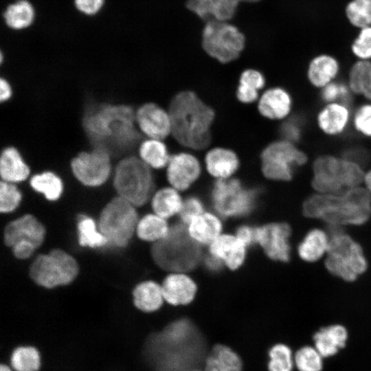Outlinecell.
I'll use <instances>...</instances> for the list:
<instances>
[{
  "label": "cell",
  "mask_w": 371,
  "mask_h": 371,
  "mask_svg": "<svg viewBox=\"0 0 371 371\" xmlns=\"http://www.w3.org/2000/svg\"><path fill=\"white\" fill-rule=\"evenodd\" d=\"M112 176L117 195L137 207L150 200L155 192L152 169L139 157L127 155L122 158L117 163Z\"/></svg>",
  "instance_id": "obj_7"
},
{
  "label": "cell",
  "mask_w": 371,
  "mask_h": 371,
  "mask_svg": "<svg viewBox=\"0 0 371 371\" xmlns=\"http://www.w3.org/2000/svg\"><path fill=\"white\" fill-rule=\"evenodd\" d=\"M351 121L357 133L371 137V102L359 105L354 111Z\"/></svg>",
  "instance_id": "obj_46"
},
{
  "label": "cell",
  "mask_w": 371,
  "mask_h": 371,
  "mask_svg": "<svg viewBox=\"0 0 371 371\" xmlns=\"http://www.w3.org/2000/svg\"><path fill=\"white\" fill-rule=\"evenodd\" d=\"M347 337V330L341 325L324 327L313 336L315 348L323 357L333 356L345 346Z\"/></svg>",
  "instance_id": "obj_28"
},
{
  "label": "cell",
  "mask_w": 371,
  "mask_h": 371,
  "mask_svg": "<svg viewBox=\"0 0 371 371\" xmlns=\"http://www.w3.org/2000/svg\"><path fill=\"white\" fill-rule=\"evenodd\" d=\"M352 120L350 105L342 102L325 104L317 115L319 130L329 136H337L345 132Z\"/></svg>",
  "instance_id": "obj_21"
},
{
  "label": "cell",
  "mask_w": 371,
  "mask_h": 371,
  "mask_svg": "<svg viewBox=\"0 0 371 371\" xmlns=\"http://www.w3.org/2000/svg\"><path fill=\"white\" fill-rule=\"evenodd\" d=\"M0 371H14V370L8 363L1 362L0 363Z\"/></svg>",
  "instance_id": "obj_57"
},
{
  "label": "cell",
  "mask_w": 371,
  "mask_h": 371,
  "mask_svg": "<svg viewBox=\"0 0 371 371\" xmlns=\"http://www.w3.org/2000/svg\"><path fill=\"white\" fill-rule=\"evenodd\" d=\"M161 285L164 300L174 306L190 303L196 293V284L185 272H171Z\"/></svg>",
  "instance_id": "obj_20"
},
{
  "label": "cell",
  "mask_w": 371,
  "mask_h": 371,
  "mask_svg": "<svg viewBox=\"0 0 371 371\" xmlns=\"http://www.w3.org/2000/svg\"><path fill=\"white\" fill-rule=\"evenodd\" d=\"M258 197L256 189L232 177L216 180L211 191L214 208L224 217H240L250 214L256 207Z\"/></svg>",
  "instance_id": "obj_11"
},
{
  "label": "cell",
  "mask_w": 371,
  "mask_h": 371,
  "mask_svg": "<svg viewBox=\"0 0 371 371\" xmlns=\"http://www.w3.org/2000/svg\"><path fill=\"white\" fill-rule=\"evenodd\" d=\"M363 165L346 157L323 155L313 164L311 185L316 193L335 194L361 186Z\"/></svg>",
  "instance_id": "obj_6"
},
{
  "label": "cell",
  "mask_w": 371,
  "mask_h": 371,
  "mask_svg": "<svg viewBox=\"0 0 371 371\" xmlns=\"http://www.w3.org/2000/svg\"><path fill=\"white\" fill-rule=\"evenodd\" d=\"M137 128L148 138L164 139L171 134L168 111L153 102L141 105L135 111Z\"/></svg>",
  "instance_id": "obj_17"
},
{
  "label": "cell",
  "mask_w": 371,
  "mask_h": 371,
  "mask_svg": "<svg viewBox=\"0 0 371 371\" xmlns=\"http://www.w3.org/2000/svg\"><path fill=\"white\" fill-rule=\"evenodd\" d=\"M322 357L315 348L304 346L296 352L294 359L300 371H321Z\"/></svg>",
  "instance_id": "obj_43"
},
{
  "label": "cell",
  "mask_w": 371,
  "mask_h": 371,
  "mask_svg": "<svg viewBox=\"0 0 371 371\" xmlns=\"http://www.w3.org/2000/svg\"><path fill=\"white\" fill-rule=\"evenodd\" d=\"M104 0H74L76 8L87 15H93L103 6Z\"/></svg>",
  "instance_id": "obj_50"
},
{
  "label": "cell",
  "mask_w": 371,
  "mask_h": 371,
  "mask_svg": "<svg viewBox=\"0 0 371 371\" xmlns=\"http://www.w3.org/2000/svg\"><path fill=\"white\" fill-rule=\"evenodd\" d=\"M8 363L14 371H39L42 365L40 350L32 345H19L11 352Z\"/></svg>",
  "instance_id": "obj_35"
},
{
  "label": "cell",
  "mask_w": 371,
  "mask_h": 371,
  "mask_svg": "<svg viewBox=\"0 0 371 371\" xmlns=\"http://www.w3.org/2000/svg\"><path fill=\"white\" fill-rule=\"evenodd\" d=\"M179 192L171 186L155 191L150 199L153 212L166 219L179 214L183 199Z\"/></svg>",
  "instance_id": "obj_30"
},
{
  "label": "cell",
  "mask_w": 371,
  "mask_h": 371,
  "mask_svg": "<svg viewBox=\"0 0 371 371\" xmlns=\"http://www.w3.org/2000/svg\"><path fill=\"white\" fill-rule=\"evenodd\" d=\"M170 229L166 219L153 212L139 219L136 234L142 240L155 243L164 238Z\"/></svg>",
  "instance_id": "obj_36"
},
{
  "label": "cell",
  "mask_w": 371,
  "mask_h": 371,
  "mask_svg": "<svg viewBox=\"0 0 371 371\" xmlns=\"http://www.w3.org/2000/svg\"><path fill=\"white\" fill-rule=\"evenodd\" d=\"M186 225L191 238L201 245H209L221 234V221L210 212H203Z\"/></svg>",
  "instance_id": "obj_26"
},
{
  "label": "cell",
  "mask_w": 371,
  "mask_h": 371,
  "mask_svg": "<svg viewBox=\"0 0 371 371\" xmlns=\"http://www.w3.org/2000/svg\"><path fill=\"white\" fill-rule=\"evenodd\" d=\"M370 63L359 60L351 67L347 85L352 93L362 95Z\"/></svg>",
  "instance_id": "obj_45"
},
{
  "label": "cell",
  "mask_w": 371,
  "mask_h": 371,
  "mask_svg": "<svg viewBox=\"0 0 371 371\" xmlns=\"http://www.w3.org/2000/svg\"><path fill=\"white\" fill-rule=\"evenodd\" d=\"M291 230L285 223H271L256 227V243L271 259L287 262L290 258Z\"/></svg>",
  "instance_id": "obj_15"
},
{
  "label": "cell",
  "mask_w": 371,
  "mask_h": 371,
  "mask_svg": "<svg viewBox=\"0 0 371 371\" xmlns=\"http://www.w3.org/2000/svg\"><path fill=\"white\" fill-rule=\"evenodd\" d=\"M29 183L32 190L42 194L49 201L58 200L64 190L62 179L51 170L34 174L30 178Z\"/></svg>",
  "instance_id": "obj_33"
},
{
  "label": "cell",
  "mask_w": 371,
  "mask_h": 371,
  "mask_svg": "<svg viewBox=\"0 0 371 371\" xmlns=\"http://www.w3.org/2000/svg\"><path fill=\"white\" fill-rule=\"evenodd\" d=\"M205 348L195 326L187 319H180L150 335L144 354L155 371H190L201 361Z\"/></svg>",
  "instance_id": "obj_1"
},
{
  "label": "cell",
  "mask_w": 371,
  "mask_h": 371,
  "mask_svg": "<svg viewBox=\"0 0 371 371\" xmlns=\"http://www.w3.org/2000/svg\"><path fill=\"white\" fill-rule=\"evenodd\" d=\"M330 231L326 268L331 274L345 281H354L367 269L363 249L358 243L341 230V227L330 226Z\"/></svg>",
  "instance_id": "obj_8"
},
{
  "label": "cell",
  "mask_w": 371,
  "mask_h": 371,
  "mask_svg": "<svg viewBox=\"0 0 371 371\" xmlns=\"http://www.w3.org/2000/svg\"><path fill=\"white\" fill-rule=\"evenodd\" d=\"M239 2H246V3H255L258 2L261 0H238Z\"/></svg>",
  "instance_id": "obj_58"
},
{
  "label": "cell",
  "mask_w": 371,
  "mask_h": 371,
  "mask_svg": "<svg viewBox=\"0 0 371 371\" xmlns=\"http://www.w3.org/2000/svg\"><path fill=\"white\" fill-rule=\"evenodd\" d=\"M133 301L135 307L143 312L156 311L165 301L161 285L152 280L141 282L133 290Z\"/></svg>",
  "instance_id": "obj_29"
},
{
  "label": "cell",
  "mask_w": 371,
  "mask_h": 371,
  "mask_svg": "<svg viewBox=\"0 0 371 371\" xmlns=\"http://www.w3.org/2000/svg\"><path fill=\"white\" fill-rule=\"evenodd\" d=\"M30 175V168L19 150L12 146L4 148L0 155L1 181L17 183Z\"/></svg>",
  "instance_id": "obj_25"
},
{
  "label": "cell",
  "mask_w": 371,
  "mask_h": 371,
  "mask_svg": "<svg viewBox=\"0 0 371 371\" xmlns=\"http://www.w3.org/2000/svg\"><path fill=\"white\" fill-rule=\"evenodd\" d=\"M5 22L8 27L21 30L29 27L34 19V10L27 0H19L10 4L3 14Z\"/></svg>",
  "instance_id": "obj_39"
},
{
  "label": "cell",
  "mask_w": 371,
  "mask_h": 371,
  "mask_svg": "<svg viewBox=\"0 0 371 371\" xmlns=\"http://www.w3.org/2000/svg\"><path fill=\"white\" fill-rule=\"evenodd\" d=\"M353 54L362 60L371 59V26L361 28L352 44Z\"/></svg>",
  "instance_id": "obj_47"
},
{
  "label": "cell",
  "mask_w": 371,
  "mask_h": 371,
  "mask_svg": "<svg viewBox=\"0 0 371 371\" xmlns=\"http://www.w3.org/2000/svg\"><path fill=\"white\" fill-rule=\"evenodd\" d=\"M339 72L337 60L330 55L321 54L313 58L308 64L307 78L316 88L322 89L335 81Z\"/></svg>",
  "instance_id": "obj_27"
},
{
  "label": "cell",
  "mask_w": 371,
  "mask_h": 371,
  "mask_svg": "<svg viewBox=\"0 0 371 371\" xmlns=\"http://www.w3.org/2000/svg\"><path fill=\"white\" fill-rule=\"evenodd\" d=\"M302 212L329 226L362 225L371 216V194L361 186L335 194L316 193L305 200Z\"/></svg>",
  "instance_id": "obj_4"
},
{
  "label": "cell",
  "mask_w": 371,
  "mask_h": 371,
  "mask_svg": "<svg viewBox=\"0 0 371 371\" xmlns=\"http://www.w3.org/2000/svg\"><path fill=\"white\" fill-rule=\"evenodd\" d=\"M170 156L163 139L147 137L139 144L138 157L151 169L166 168Z\"/></svg>",
  "instance_id": "obj_32"
},
{
  "label": "cell",
  "mask_w": 371,
  "mask_h": 371,
  "mask_svg": "<svg viewBox=\"0 0 371 371\" xmlns=\"http://www.w3.org/2000/svg\"><path fill=\"white\" fill-rule=\"evenodd\" d=\"M236 236L248 247L256 243V227L242 225L237 229Z\"/></svg>",
  "instance_id": "obj_52"
},
{
  "label": "cell",
  "mask_w": 371,
  "mask_h": 371,
  "mask_svg": "<svg viewBox=\"0 0 371 371\" xmlns=\"http://www.w3.org/2000/svg\"><path fill=\"white\" fill-rule=\"evenodd\" d=\"M346 16L355 27L371 26V0H352L346 8Z\"/></svg>",
  "instance_id": "obj_40"
},
{
  "label": "cell",
  "mask_w": 371,
  "mask_h": 371,
  "mask_svg": "<svg viewBox=\"0 0 371 371\" xmlns=\"http://www.w3.org/2000/svg\"><path fill=\"white\" fill-rule=\"evenodd\" d=\"M352 94L348 85L333 81L321 89L320 98L325 104L342 102L350 105Z\"/></svg>",
  "instance_id": "obj_42"
},
{
  "label": "cell",
  "mask_w": 371,
  "mask_h": 371,
  "mask_svg": "<svg viewBox=\"0 0 371 371\" xmlns=\"http://www.w3.org/2000/svg\"><path fill=\"white\" fill-rule=\"evenodd\" d=\"M205 164L209 174L218 180L231 178L238 169L240 161L232 150L218 147L207 153Z\"/></svg>",
  "instance_id": "obj_24"
},
{
  "label": "cell",
  "mask_w": 371,
  "mask_h": 371,
  "mask_svg": "<svg viewBox=\"0 0 371 371\" xmlns=\"http://www.w3.org/2000/svg\"><path fill=\"white\" fill-rule=\"evenodd\" d=\"M204 212L202 201L197 197L190 196L183 200V206L179 215L182 223L187 225L194 218Z\"/></svg>",
  "instance_id": "obj_49"
},
{
  "label": "cell",
  "mask_w": 371,
  "mask_h": 371,
  "mask_svg": "<svg viewBox=\"0 0 371 371\" xmlns=\"http://www.w3.org/2000/svg\"><path fill=\"white\" fill-rule=\"evenodd\" d=\"M238 0H187V8L202 20L229 21L235 14Z\"/></svg>",
  "instance_id": "obj_23"
},
{
  "label": "cell",
  "mask_w": 371,
  "mask_h": 371,
  "mask_svg": "<svg viewBox=\"0 0 371 371\" xmlns=\"http://www.w3.org/2000/svg\"><path fill=\"white\" fill-rule=\"evenodd\" d=\"M265 84L262 74L253 69L242 72L236 89V97L243 103L249 104L258 98L259 90Z\"/></svg>",
  "instance_id": "obj_37"
},
{
  "label": "cell",
  "mask_w": 371,
  "mask_h": 371,
  "mask_svg": "<svg viewBox=\"0 0 371 371\" xmlns=\"http://www.w3.org/2000/svg\"><path fill=\"white\" fill-rule=\"evenodd\" d=\"M45 234L43 224L34 215L26 214L6 225L3 241L10 247L19 242H30L38 248L44 242Z\"/></svg>",
  "instance_id": "obj_18"
},
{
  "label": "cell",
  "mask_w": 371,
  "mask_h": 371,
  "mask_svg": "<svg viewBox=\"0 0 371 371\" xmlns=\"http://www.w3.org/2000/svg\"><path fill=\"white\" fill-rule=\"evenodd\" d=\"M78 273L79 266L75 258L60 249L38 256L29 271L35 284L49 289L69 284Z\"/></svg>",
  "instance_id": "obj_10"
},
{
  "label": "cell",
  "mask_w": 371,
  "mask_h": 371,
  "mask_svg": "<svg viewBox=\"0 0 371 371\" xmlns=\"http://www.w3.org/2000/svg\"><path fill=\"white\" fill-rule=\"evenodd\" d=\"M261 170L268 179L291 180L296 168L307 161L306 155L295 143L281 139L270 143L260 155Z\"/></svg>",
  "instance_id": "obj_13"
},
{
  "label": "cell",
  "mask_w": 371,
  "mask_h": 371,
  "mask_svg": "<svg viewBox=\"0 0 371 371\" xmlns=\"http://www.w3.org/2000/svg\"><path fill=\"white\" fill-rule=\"evenodd\" d=\"M330 237L320 229L309 231L300 243L297 252L300 257L306 262H315L327 253Z\"/></svg>",
  "instance_id": "obj_31"
},
{
  "label": "cell",
  "mask_w": 371,
  "mask_h": 371,
  "mask_svg": "<svg viewBox=\"0 0 371 371\" xmlns=\"http://www.w3.org/2000/svg\"><path fill=\"white\" fill-rule=\"evenodd\" d=\"M245 45L243 34L228 21L205 23L202 34V46L211 57L222 63L237 59Z\"/></svg>",
  "instance_id": "obj_12"
},
{
  "label": "cell",
  "mask_w": 371,
  "mask_h": 371,
  "mask_svg": "<svg viewBox=\"0 0 371 371\" xmlns=\"http://www.w3.org/2000/svg\"><path fill=\"white\" fill-rule=\"evenodd\" d=\"M151 256L156 265L170 272L186 273L202 259L201 245L191 238L183 223L173 225L164 238L153 243Z\"/></svg>",
  "instance_id": "obj_5"
},
{
  "label": "cell",
  "mask_w": 371,
  "mask_h": 371,
  "mask_svg": "<svg viewBox=\"0 0 371 371\" xmlns=\"http://www.w3.org/2000/svg\"><path fill=\"white\" fill-rule=\"evenodd\" d=\"M78 244L82 247L100 248L108 245L98 223L89 216L80 215L77 222Z\"/></svg>",
  "instance_id": "obj_38"
},
{
  "label": "cell",
  "mask_w": 371,
  "mask_h": 371,
  "mask_svg": "<svg viewBox=\"0 0 371 371\" xmlns=\"http://www.w3.org/2000/svg\"><path fill=\"white\" fill-rule=\"evenodd\" d=\"M168 111L171 135L178 143L196 150L207 147L214 120V112L210 106L195 93L183 91L172 98Z\"/></svg>",
  "instance_id": "obj_3"
},
{
  "label": "cell",
  "mask_w": 371,
  "mask_h": 371,
  "mask_svg": "<svg viewBox=\"0 0 371 371\" xmlns=\"http://www.w3.org/2000/svg\"><path fill=\"white\" fill-rule=\"evenodd\" d=\"M82 126L94 146L102 147L111 155L130 150L139 139L135 111L124 104L90 106L83 115Z\"/></svg>",
  "instance_id": "obj_2"
},
{
  "label": "cell",
  "mask_w": 371,
  "mask_h": 371,
  "mask_svg": "<svg viewBox=\"0 0 371 371\" xmlns=\"http://www.w3.org/2000/svg\"><path fill=\"white\" fill-rule=\"evenodd\" d=\"M16 183L1 181L0 182V211L8 214L14 211L22 201V193Z\"/></svg>",
  "instance_id": "obj_41"
},
{
  "label": "cell",
  "mask_w": 371,
  "mask_h": 371,
  "mask_svg": "<svg viewBox=\"0 0 371 371\" xmlns=\"http://www.w3.org/2000/svg\"><path fill=\"white\" fill-rule=\"evenodd\" d=\"M292 105L291 94L282 87H274L267 89L258 98V108L265 117L282 120L287 118Z\"/></svg>",
  "instance_id": "obj_22"
},
{
  "label": "cell",
  "mask_w": 371,
  "mask_h": 371,
  "mask_svg": "<svg viewBox=\"0 0 371 371\" xmlns=\"http://www.w3.org/2000/svg\"><path fill=\"white\" fill-rule=\"evenodd\" d=\"M269 371H291L293 359L291 349L284 344H276L269 351Z\"/></svg>",
  "instance_id": "obj_44"
},
{
  "label": "cell",
  "mask_w": 371,
  "mask_h": 371,
  "mask_svg": "<svg viewBox=\"0 0 371 371\" xmlns=\"http://www.w3.org/2000/svg\"><path fill=\"white\" fill-rule=\"evenodd\" d=\"M11 249L15 258L24 260L31 257L38 247L30 242H19Z\"/></svg>",
  "instance_id": "obj_51"
},
{
  "label": "cell",
  "mask_w": 371,
  "mask_h": 371,
  "mask_svg": "<svg viewBox=\"0 0 371 371\" xmlns=\"http://www.w3.org/2000/svg\"><path fill=\"white\" fill-rule=\"evenodd\" d=\"M247 247L236 234H221L209 245V254L229 269H236L244 262Z\"/></svg>",
  "instance_id": "obj_19"
},
{
  "label": "cell",
  "mask_w": 371,
  "mask_h": 371,
  "mask_svg": "<svg viewBox=\"0 0 371 371\" xmlns=\"http://www.w3.org/2000/svg\"><path fill=\"white\" fill-rule=\"evenodd\" d=\"M137 207L115 196L104 206L98 218V227L107 240L108 245L126 247L135 233L139 221Z\"/></svg>",
  "instance_id": "obj_9"
},
{
  "label": "cell",
  "mask_w": 371,
  "mask_h": 371,
  "mask_svg": "<svg viewBox=\"0 0 371 371\" xmlns=\"http://www.w3.org/2000/svg\"><path fill=\"white\" fill-rule=\"evenodd\" d=\"M196 371V370H195Z\"/></svg>",
  "instance_id": "obj_59"
},
{
  "label": "cell",
  "mask_w": 371,
  "mask_h": 371,
  "mask_svg": "<svg viewBox=\"0 0 371 371\" xmlns=\"http://www.w3.org/2000/svg\"><path fill=\"white\" fill-rule=\"evenodd\" d=\"M111 154L106 149L94 146L74 157L70 168L74 177L81 184L90 188L104 184L112 175Z\"/></svg>",
  "instance_id": "obj_14"
},
{
  "label": "cell",
  "mask_w": 371,
  "mask_h": 371,
  "mask_svg": "<svg viewBox=\"0 0 371 371\" xmlns=\"http://www.w3.org/2000/svg\"><path fill=\"white\" fill-rule=\"evenodd\" d=\"M12 95V89L10 83L4 78L0 80V101L5 102L10 99Z\"/></svg>",
  "instance_id": "obj_53"
},
{
  "label": "cell",
  "mask_w": 371,
  "mask_h": 371,
  "mask_svg": "<svg viewBox=\"0 0 371 371\" xmlns=\"http://www.w3.org/2000/svg\"><path fill=\"white\" fill-rule=\"evenodd\" d=\"M362 95L371 102V63L366 76Z\"/></svg>",
  "instance_id": "obj_55"
},
{
  "label": "cell",
  "mask_w": 371,
  "mask_h": 371,
  "mask_svg": "<svg viewBox=\"0 0 371 371\" xmlns=\"http://www.w3.org/2000/svg\"><path fill=\"white\" fill-rule=\"evenodd\" d=\"M166 168L168 183L179 191L188 189L199 179L201 172L199 159L186 152L171 155Z\"/></svg>",
  "instance_id": "obj_16"
},
{
  "label": "cell",
  "mask_w": 371,
  "mask_h": 371,
  "mask_svg": "<svg viewBox=\"0 0 371 371\" xmlns=\"http://www.w3.org/2000/svg\"><path fill=\"white\" fill-rule=\"evenodd\" d=\"M302 131L303 120L298 116L286 118L280 128L282 139L295 144L301 139Z\"/></svg>",
  "instance_id": "obj_48"
},
{
  "label": "cell",
  "mask_w": 371,
  "mask_h": 371,
  "mask_svg": "<svg viewBox=\"0 0 371 371\" xmlns=\"http://www.w3.org/2000/svg\"><path fill=\"white\" fill-rule=\"evenodd\" d=\"M204 265L205 267L211 271H219L222 266L224 265L223 262L214 257V256L209 254L203 260Z\"/></svg>",
  "instance_id": "obj_54"
},
{
  "label": "cell",
  "mask_w": 371,
  "mask_h": 371,
  "mask_svg": "<svg viewBox=\"0 0 371 371\" xmlns=\"http://www.w3.org/2000/svg\"><path fill=\"white\" fill-rule=\"evenodd\" d=\"M205 371H241L240 357L231 348L216 345L205 359Z\"/></svg>",
  "instance_id": "obj_34"
},
{
  "label": "cell",
  "mask_w": 371,
  "mask_h": 371,
  "mask_svg": "<svg viewBox=\"0 0 371 371\" xmlns=\"http://www.w3.org/2000/svg\"><path fill=\"white\" fill-rule=\"evenodd\" d=\"M363 183L365 188L371 194V169L365 172Z\"/></svg>",
  "instance_id": "obj_56"
}]
</instances>
